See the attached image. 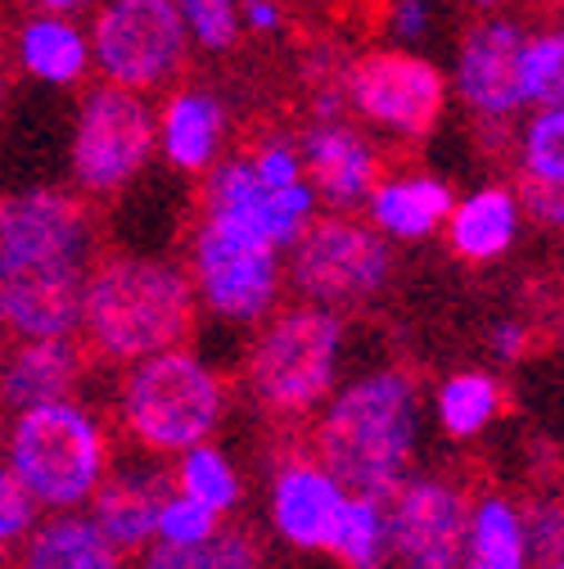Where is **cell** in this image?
I'll list each match as a JSON object with an SVG mask.
<instances>
[{"instance_id": "ffe728a7", "label": "cell", "mask_w": 564, "mask_h": 569, "mask_svg": "<svg viewBox=\"0 0 564 569\" xmlns=\"http://www.w3.org/2000/svg\"><path fill=\"white\" fill-rule=\"evenodd\" d=\"M343 497L348 492L339 488V479L325 466H316V461H290L285 470L275 475V488H271L275 533L285 538L290 547H299V551H325Z\"/></svg>"}, {"instance_id": "52a82bcc", "label": "cell", "mask_w": 564, "mask_h": 569, "mask_svg": "<svg viewBox=\"0 0 564 569\" xmlns=\"http://www.w3.org/2000/svg\"><path fill=\"white\" fill-rule=\"evenodd\" d=\"M262 335L249 352V385L253 393L280 411L299 416L330 398L343 352V326L334 308L321 303H294L275 317H262Z\"/></svg>"}, {"instance_id": "3957f363", "label": "cell", "mask_w": 564, "mask_h": 569, "mask_svg": "<svg viewBox=\"0 0 564 569\" xmlns=\"http://www.w3.org/2000/svg\"><path fill=\"white\" fill-rule=\"evenodd\" d=\"M10 470L46 511L87 507L109 470V448L95 416L68 398L19 407L10 430Z\"/></svg>"}, {"instance_id": "e575fe53", "label": "cell", "mask_w": 564, "mask_h": 569, "mask_svg": "<svg viewBox=\"0 0 564 569\" xmlns=\"http://www.w3.org/2000/svg\"><path fill=\"white\" fill-rule=\"evenodd\" d=\"M244 154H249L253 172H258L266 186H294V181H303V159H299L294 136H290V140H285V136H266V140H258V146L244 150Z\"/></svg>"}, {"instance_id": "5b68a950", "label": "cell", "mask_w": 564, "mask_h": 569, "mask_svg": "<svg viewBox=\"0 0 564 569\" xmlns=\"http://www.w3.org/2000/svg\"><path fill=\"white\" fill-rule=\"evenodd\" d=\"M339 91L348 113L362 118L366 131L406 140V146H420L425 136H434L452 100L447 68L439 59L389 41L352 54L339 73Z\"/></svg>"}, {"instance_id": "7bdbcfd3", "label": "cell", "mask_w": 564, "mask_h": 569, "mask_svg": "<svg viewBox=\"0 0 564 569\" xmlns=\"http://www.w3.org/2000/svg\"><path fill=\"white\" fill-rule=\"evenodd\" d=\"M546 569H564V565H560V560H555V565H546Z\"/></svg>"}, {"instance_id": "603a6c76", "label": "cell", "mask_w": 564, "mask_h": 569, "mask_svg": "<svg viewBox=\"0 0 564 569\" xmlns=\"http://www.w3.org/2000/svg\"><path fill=\"white\" fill-rule=\"evenodd\" d=\"M163 483L159 479H145V475H113V479H100L95 492L87 497L91 502V525L122 551H140L154 542V516H159V502H163Z\"/></svg>"}, {"instance_id": "44dd1931", "label": "cell", "mask_w": 564, "mask_h": 569, "mask_svg": "<svg viewBox=\"0 0 564 569\" xmlns=\"http://www.w3.org/2000/svg\"><path fill=\"white\" fill-rule=\"evenodd\" d=\"M447 244L461 262H497L515 249L524 231V208L515 186H479L447 212Z\"/></svg>"}, {"instance_id": "7c38bea8", "label": "cell", "mask_w": 564, "mask_h": 569, "mask_svg": "<svg viewBox=\"0 0 564 569\" xmlns=\"http://www.w3.org/2000/svg\"><path fill=\"white\" fill-rule=\"evenodd\" d=\"M91 258L95 218L82 194L46 186L0 194V280L50 267H91Z\"/></svg>"}, {"instance_id": "d4e9b609", "label": "cell", "mask_w": 564, "mask_h": 569, "mask_svg": "<svg viewBox=\"0 0 564 569\" xmlns=\"http://www.w3.org/2000/svg\"><path fill=\"white\" fill-rule=\"evenodd\" d=\"M461 565L528 569L524 516L506 502V497H483V502L465 516V556H461Z\"/></svg>"}, {"instance_id": "ba28073f", "label": "cell", "mask_w": 564, "mask_h": 569, "mask_svg": "<svg viewBox=\"0 0 564 569\" xmlns=\"http://www.w3.org/2000/svg\"><path fill=\"white\" fill-rule=\"evenodd\" d=\"M87 37L91 73L140 96H163L181 82L194 54L172 0H95Z\"/></svg>"}, {"instance_id": "4fadbf2b", "label": "cell", "mask_w": 564, "mask_h": 569, "mask_svg": "<svg viewBox=\"0 0 564 569\" xmlns=\"http://www.w3.org/2000/svg\"><path fill=\"white\" fill-rule=\"evenodd\" d=\"M528 23L515 10H487L470 14V23L456 37V54L447 68V87L465 104L479 127H511L524 104L515 87V59Z\"/></svg>"}, {"instance_id": "1f68e13d", "label": "cell", "mask_w": 564, "mask_h": 569, "mask_svg": "<svg viewBox=\"0 0 564 569\" xmlns=\"http://www.w3.org/2000/svg\"><path fill=\"white\" fill-rule=\"evenodd\" d=\"M172 10L181 19L190 46L203 54H231L244 41L240 0H172Z\"/></svg>"}, {"instance_id": "484cf974", "label": "cell", "mask_w": 564, "mask_h": 569, "mask_svg": "<svg viewBox=\"0 0 564 569\" xmlns=\"http://www.w3.org/2000/svg\"><path fill=\"white\" fill-rule=\"evenodd\" d=\"M140 569H262L258 542L244 529L218 525L194 542H150L140 547Z\"/></svg>"}, {"instance_id": "7402d4cb", "label": "cell", "mask_w": 564, "mask_h": 569, "mask_svg": "<svg viewBox=\"0 0 564 569\" xmlns=\"http://www.w3.org/2000/svg\"><path fill=\"white\" fill-rule=\"evenodd\" d=\"M82 380V343L63 339H19V348L0 362V398L14 411L50 398H68Z\"/></svg>"}, {"instance_id": "74e56055", "label": "cell", "mask_w": 564, "mask_h": 569, "mask_svg": "<svg viewBox=\"0 0 564 569\" xmlns=\"http://www.w3.org/2000/svg\"><path fill=\"white\" fill-rule=\"evenodd\" d=\"M524 218H533L537 227H560L564 222V186H542V181H520L515 186Z\"/></svg>"}, {"instance_id": "9c48e42d", "label": "cell", "mask_w": 564, "mask_h": 569, "mask_svg": "<svg viewBox=\"0 0 564 569\" xmlns=\"http://www.w3.org/2000/svg\"><path fill=\"white\" fill-rule=\"evenodd\" d=\"M154 159V96H140L113 82L82 87L73 109L68 168L87 199L122 194Z\"/></svg>"}, {"instance_id": "836d02e7", "label": "cell", "mask_w": 564, "mask_h": 569, "mask_svg": "<svg viewBox=\"0 0 564 569\" xmlns=\"http://www.w3.org/2000/svg\"><path fill=\"white\" fill-rule=\"evenodd\" d=\"M218 525H222V516L213 507H203L199 497L172 488V492H163V502H159L154 538L159 542H194V538H208Z\"/></svg>"}, {"instance_id": "f1b7e54d", "label": "cell", "mask_w": 564, "mask_h": 569, "mask_svg": "<svg viewBox=\"0 0 564 569\" xmlns=\"http://www.w3.org/2000/svg\"><path fill=\"white\" fill-rule=\"evenodd\" d=\"M515 163L520 181L564 186V104L524 109V122L515 131Z\"/></svg>"}, {"instance_id": "cb8c5ba5", "label": "cell", "mask_w": 564, "mask_h": 569, "mask_svg": "<svg viewBox=\"0 0 564 569\" xmlns=\"http://www.w3.org/2000/svg\"><path fill=\"white\" fill-rule=\"evenodd\" d=\"M23 538L19 569H122V551L82 511H54Z\"/></svg>"}, {"instance_id": "ab89813d", "label": "cell", "mask_w": 564, "mask_h": 569, "mask_svg": "<svg viewBox=\"0 0 564 569\" xmlns=\"http://www.w3.org/2000/svg\"><path fill=\"white\" fill-rule=\"evenodd\" d=\"M492 348H497V358L515 362V358H524V348H528V330L520 321H502L497 330H492Z\"/></svg>"}, {"instance_id": "8992f818", "label": "cell", "mask_w": 564, "mask_h": 569, "mask_svg": "<svg viewBox=\"0 0 564 569\" xmlns=\"http://www.w3.org/2000/svg\"><path fill=\"white\" fill-rule=\"evenodd\" d=\"M190 284L213 317L253 326L280 303L285 267H280V249L253 227L231 212L203 208L190 231Z\"/></svg>"}, {"instance_id": "7a4b0ae2", "label": "cell", "mask_w": 564, "mask_h": 569, "mask_svg": "<svg viewBox=\"0 0 564 569\" xmlns=\"http://www.w3.org/2000/svg\"><path fill=\"white\" fill-rule=\"evenodd\" d=\"M199 295L190 271L163 258H104L87 271L82 330L113 362L181 348L194 330Z\"/></svg>"}, {"instance_id": "8d00e7d4", "label": "cell", "mask_w": 564, "mask_h": 569, "mask_svg": "<svg viewBox=\"0 0 564 569\" xmlns=\"http://www.w3.org/2000/svg\"><path fill=\"white\" fill-rule=\"evenodd\" d=\"M560 533H564L560 502H537V507L524 516V547H528V560L555 565V560H560V542H564Z\"/></svg>"}, {"instance_id": "30bf717a", "label": "cell", "mask_w": 564, "mask_h": 569, "mask_svg": "<svg viewBox=\"0 0 564 569\" xmlns=\"http://www.w3.org/2000/svg\"><path fill=\"white\" fill-rule=\"evenodd\" d=\"M393 276V244L352 212L312 218L290 244V284L303 303L352 308L375 299Z\"/></svg>"}, {"instance_id": "e0dca14e", "label": "cell", "mask_w": 564, "mask_h": 569, "mask_svg": "<svg viewBox=\"0 0 564 569\" xmlns=\"http://www.w3.org/2000/svg\"><path fill=\"white\" fill-rule=\"evenodd\" d=\"M91 267H50L0 280V335L63 339L82 330V290Z\"/></svg>"}, {"instance_id": "d590c367", "label": "cell", "mask_w": 564, "mask_h": 569, "mask_svg": "<svg viewBox=\"0 0 564 569\" xmlns=\"http://www.w3.org/2000/svg\"><path fill=\"white\" fill-rule=\"evenodd\" d=\"M37 502H32V492L14 479V470L0 466V547H10L19 542L32 525H37Z\"/></svg>"}, {"instance_id": "f546056e", "label": "cell", "mask_w": 564, "mask_h": 569, "mask_svg": "<svg viewBox=\"0 0 564 569\" xmlns=\"http://www.w3.org/2000/svg\"><path fill=\"white\" fill-rule=\"evenodd\" d=\"M177 488L199 497L203 507H213L218 516L240 507V475L231 466V457L213 443H190L177 452Z\"/></svg>"}, {"instance_id": "f35d334b", "label": "cell", "mask_w": 564, "mask_h": 569, "mask_svg": "<svg viewBox=\"0 0 564 569\" xmlns=\"http://www.w3.org/2000/svg\"><path fill=\"white\" fill-rule=\"evenodd\" d=\"M285 0H240V28L244 37H280L285 32Z\"/></svg>"}, {"instance_id": "2e32d148", "label": "cell", "mask_w": 564, "mask_h": 569, "mask_svg": "<svg viewBox=\"0 0 564 569\" xmlns=\"http://www.w3.org/2000/svg\"><path fill=\"white\" fill-rule=\"evenodd\" d=\"M231 146V100L208 82H172L154 104V154L181 177H203Z\"/></svg>"}, {"instance_id": "83f0119b", "label": "cell", "mask_w": 564, "mask_h": 569, "mask_svg": "<svg viewBox=\"0 0 564 569\" xmlns=\"http://www.w3.org/2000/svg\"><path fill=\"white\" fill-rule=\"evenodd\" d=\"M515 87H520L524 109L564 104V32H560V23H542V28L524 32L520 59H515Z\"/></svg>"}, {"instance_id": "60d3db41", "label": "cell", "mask_w": 564, "mask_h": 569, "mask_svg": "<svg viewBox=\"0 0 564 569\" xmlns=\"http://www.w3.org/2000/svg\"><path fill=\"white\" fill-rule=\"evenodd\" d=\"M95 0H37V10H59V14H87Z\"/></svg>"}, {"instance_id": "4316f807", "label": "cell", "mask_w": 564, "mask_h": 569, "mask_svg": "<svg viewBox=\"0 0 564 569\" xmlns=\"http://www.w3.org/2000/svg\"><path fill=\"white\" fill-rule=\"evenodd\" d=\"M502 385L483 371H461L439 385V425L447 439H474L502 416Z\"/></svg>"}, {"instance_id": "277c9868", "label": "cell", "mask_w": 564, "mask_h": 569, "mask_svg": "<svg viewBox=\"0 0 564 569\" xmlns=\"http://www.w3.org/2000/svg\"><path fill=\"white\" fill-rule=\"evenodd\" d=\"M118 407H122V425L140 448L177 457L181 448L203 443L218 430L226 411V389L194 352L163 348L131 362Z\"/></svg>"}, {"instance_id": "8fae6325", "label": "cell", "mask_w": 564, "mask_h": 569, "mask_svg": "<svg viewBox=\"0 0 564 569\" xmlns=\"http://www.w3.org/2000/svg\"><path fill=\"white\" fill-rule=\"evenodd\" d=\"M465 497L447 479H402L384 497L380 547L362 569H461Z\"/></svg>"}, {"instance_id": "b9f144b4", "label": "cell", "mask_w": 564, "mask_h": 569, "mask_svg": "<svg viewBox=\"0 0 564 569\" xmlns=\"http://www.w3.org/2000/svg\"><path fill=\"white\" fill-rule=\"evenodd\" d=\"M461 6H470V14H487V10H511L515 0H461Z\"/></svg>"}, {"instance_id": "6da1fadb", "label": "cell", "mask_w": 564, "mask_h": 569, "mask_svg": "<svg viewBox=\"0 0 564 569\" xmlns=\"http://www.w3.org/2000/svg\"><path fill=\"white\" fill-rule=\"evenodd\" d=\"M415 435V385L402 371H375L325 402L316 425V466H325L343 492L389 497L411 470Z\"/></svg>"}, {"instance_id": "5bb4252c", "label": "cell", "mask_w": 564, "mask_h": 569, "mask_svg": "<svg viewBox=\"0 0 564 569\" xmlns=\"http://www.w3.org/2000/svg\"><path fill=\"white\" fill-rule=\"evenodd\" d=\"M294 146L303 159V177L316 190V203L334 212L362 208L371 186L384 177L380 140L352 113H312Z\"/></svg>"}, {"instance_id": "d6a6232c", "label": "cell", "mask_w": 564, "mask_h": 569, "mask_svg": "<svg viewBox=\"0 0 564 569\" xmlns=\"http://www.w3.org/2000/svg\"><path fill=\"white\" fill-rule=\"evenodd\" d=\"M443 19H447V0H380L375 28L389 46L425 50V41L443 32Z\"/></svg>"}, {"instance_id": "ac0fdd59", "label": "cell", "mask_w": 564, "mask_h": 569, "mask_svg": "<svg viewBox=\"0 0 564 569\" xmlns=\"http://www.w3.org/2000/svg\"><path fill=\"white\" fill-rule=\"evenodd\" d=\"M452 203H456V194L443 177L402 168V172H384L371 186L362 208H366V222L389 244H415V240H430L443 231Z\"/></svg>"}, {"instance_id": "9a60e30c", "label": "cell", "mask_w": 564, "mask_h": 569, "mask_svg": "<svg viewBox=\"0 0 564 569\" xmlns=\"http://www.w3.org/2000/svg\"><path fill=\"white\" fill-rule=\"evenodd\" d=\"M203 208L213 212H231V218H240L244 227H253L262 240H271L280 253H285L303 227L316 218V190L303 181L294 186H266L249 154H222L213 168L203 172Z\"/></svg>"}, {"instance_id": "4dcf8cb0", "label": "cell", "mask_w": 564, "mask_h": 569, "mask_svg": "<svg viewBox=\"0 0 564 569\" xmlns=\"http://www.w3.org/2000/svg\"><path fill=\"white\" fill-rule=\"evenodd\" d=\"M380 529H384V497L348 492L325 551H334L348 569H362L375 556V547H380Z\"/></svg>"}, {"instance_id": "d6986e66", "label": "cell", "mask_w": 564, "mask_h": 569, "mask_svg": "<svg viewBox=\"0 0 564 569\" xmlns=\"http://www.w3.org/2000/svg\"><path fill=\"white\" fill-rule=\"evenodd\" d=\"M14 63L19 73L54 87V91H73L87 87L91 78V37L82 14H59V10H32L14 28Z\"/></svg>"}]
</instances>
